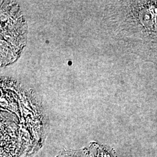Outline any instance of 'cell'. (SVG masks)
I'll use <instances>...</instances> for the list:
<instances>
[{
	"label": "cell",
	"mask_w": 157,
	"mask_h": 157,
	"mask_svg": "<svg viewBox=\"0 0 157 157\" xmlns=\"http://www.w3.org/2000/svg\"><path fill=\"white\" fill-rule=\"evenodd\" d=\"M131 2L129 25L135 51L143 59L157 63V1Z\"/></svg>",
	"instance_id": "1"
}]
</instances>
